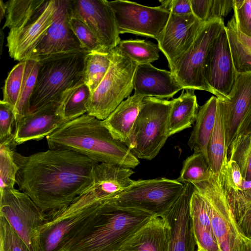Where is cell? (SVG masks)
<instances>
[{
  "label": "cell",
  "instance_id": "obj_1",
  "mask_svg": "<svg viewBox=\"0 0 251 251\" xmlns=\"http://www.w3.org/2000/svg\"><path fill=\"white\" fill-rule=\"evenodd\" d=\"M16 184L47 215L70 205L90 184L98 162L68 150L24 156L16 151Z\"/></svg>",
  "mask_w": 251,
  "mask_h": 251
},
{
  "label": "cell",
  "instance_id": "obj_2",
  "mask_svg": "<svg viewBox=\"0 0 251 251\" xmlns=\"http://www.w3.org/2000/svg\"><path fill=\"white\" fill-rule=\"evenodd\" d=\"M153 215L107 203L69 233L55 251H118Z\"/></svg>",
  "mask_w": 251,
  "mask_h": 251
},
{
  "label": "cell",
  "instance_id": "obj_3",
  "mask_svg": "<svg viewBox=\"0 0 251 251\" xmlns=\"http://www.w3.org/2000/svg\"><path fill=\"white\" fill-rule=\"evenodd\" d=\"M46 139L49 149L71 150L98 163L130 169L140 164L127 146L112 137L101 120L88 114L64 122Z\"/></svg>",
  "mask_w": 251,
  "mask_h": 251
},
{
  "label": "cell",
  "instance_id": "obj_4",
  "mask_svg": "<svg viewBox=\"0 0 251 251\" xmlns=\"http://www.w3.org/2000/svg\"><path fill=\"white\" fill-rule=\"evenodd\" d=\"M87 53L82 51L58 55L38 61L36 81L30 101V112L50 104H58L66 90L83 80Z\"/></svg>",
  "mask_w": 251,
  "mask_h": 251
},
{
  "label": "cell",
  "instance_id": "obj_5",
  "mask_svg": "<svg viewBox=\"0 0 251 251\" xmlns=\"http://www.w3.org/2000/svg\"><path fill=\"white\" fill-rule=\"evenodd\" d=\"M111 63L105 76L91 95L88 114L103 121L128 98L133 90L137 65L117 47L110 51Z\"/></svg>",
  "mask_w": 251,
  "mask_h": 251
},
{
  "label": "cell",
  "instance_id": "obj_6",
  "mask_svg": "<svg viewBox=\"0 0 251 251\" xmlns=\"http://www.w3.org/2000/svg\"><path fill=\"white\" fill-rule=\"evenodd\" d=\"M171 104L172 100L144 98L129 148L138 159H153L165 145Z\"/></svg>",
  "mask_w": 251,
  "mask_h": 251
},
{
  "label": "cell",
  "instance_id": "obj_7",
  "mask_svg": "<svg viewBox=\"0 0 251 251\" xmlns=\"http://www.w3.org/2000/svg\"><path fill=\"white\" fill-rule=\"evenodd\" d=\"M184 184L164 177L134 180L126 189L112 196L107 203L162 214L177 199Z\"/></svg>",
  "mask_w": 251,
  "mask_h": 251
},
{
  "label": "cell",
  "instance_id": "obj_8",
  "mask_svg": "<svg viewBox=\"0 0 251 251\" xmlns=\"http://www.w3.org/2000/svg\"><path fill=\"white\" fill-rule=\"evenodd\" d=\"M205 199L211 225L221 251H239L246 237L238 226L222 188L219 176L193 184Z\"/></svg>",
  "mask_w": 251,
  "mask_h": 251
},
{
  "label": "cell",
  "instance_id": "obj_9",
  "mask_svg": "<svg viewBox=\"0 0 251 251\" xmlns=\"http://www.w3.org/2000/svg\"><path fill=\"white\" fill-rule=\"evenodd\" d=\"M0 192V216L6 219L30 251H40L39 231L47 221V214L19 190L5 188Z\"/></svg>",
  "mask_w": 251,
  "mask_h": 251
},
{
  "label": "cell",
  "instance_id": "obj_10",
  "mask_svg": "<svg viewBox=\"0 0 251 251\" xmlns=\"http://www.w3.org/2000/svg\"><path fill=\"white\" fill-rule=\"evenodd\" d=\"M225 26L223 19L205 23L192 46L170 70L184 89L213 94L204 77V63L211 45Z\"/></svg>",
  "mask_w": 251,
  "mask_h": 251
},
{
  "label": "cell",
  "instance_id": "obj_11",
  "mask_svg": "<svg viewBox=\"0 0 251 251\" xmlns=\"http://www.w3.org/2000/svg\"><path fill=\"white\" fill-rule=\"evenodd\" d=\"M119 34L131 33L155 39L163 31L170 12L158 6L151 7L128 0H107Z\"/></svg>",
  "mask_w": 251,
  "mask_h": 251
},
{
  "label": "cell",
  "instance_id": "obj_12",
  "mask_svg": "<svg viewBox=\"0 0 251 251\" xmlns=\"http://www.w3.org/2000/svg\"><path fill=\"white\" fill-rule=\"evenodd\" d=\"M70 0H56L51 25L28 60L39 61L53 56L86 51L70 27Z\"/></svg>",
  "mask_w": 251,
  "mask_h": 251
},
{
  "label": "cell",
  "instance_id": "obj_13",
  "mask_svg": "<svg viewBox=\"0 0 251 251\" xmlns=\"http://www.w3.org/2000/svg\"><path fill=\"white\" fill-rule=\"evenodd\" d=\"M203 75L213 94L226 99L238 74L235 70L225 26L215 39L207 53Z\"/></svg>",
  "mask_w": 251,
  "mask_h": 251
},
{
  "label": "cell",
  "instance_id": "obj_14",
  "mask_svg": "<svg viewBox=\"0 0 251 251\" xmlns=\"http://www.w3.org/2000/svg\"><path fill=\"white\" fill-rule=\"evenodd\" d=\"M71 16L81 20L109 52L121 41L113 11L107 0H70Z\"/></svg>",
  "mask_w": 251,
  "mask_h": 251
},
{
  "label": "cell",
  "instance_id": "obj_15",
  "mask_svg": "<svg viewBox=\"0 0 251 251\" xmlns=\"http://www.w3.org/2000/svg\"><path fill=\"white\" fill-rule=\"evenodd\" d=\"M219 177L238 226L246 237L251 238V180L244 179L235 162L228 158Z\"/></svg>",
  "mask_w": 251,
  "mask_h": 251
},
{
  "label": "cell",
  "instance_id": "obj_16",
  "mask_svg": "<svg viewBox=\"0 0 251 251\" xmlns=\"http://www.w3.org/2000/svg\"><path fill=\"white\" fill-rule=\"evenodd\" d=\"M204 24L193 14L177 15L170 13L167 23L157 40L170 70L192 46Z\"/></svg>",
  "mask_w": 251,
  "mask_h": 251
},
{
  "label": "cell",
  "instance_id": "obj_17",
  "mask_svg": "<svg viewBox=\"0 0 251 251\" xmlns=\"http://www.w3.org/2000/svg\"><path fill=\"white\" fill-rule=\"evenodd\" d=\"M132 169L105 163L93 167L90 184L78 195L88 205L107 203L112 196L131 185Z\"/></svg>",
  "mask_w": 251,
  "mask_h": 251
},
{
  "label": "cell",
  "instance_id": "obj_18",
  "mask_svg": "<svg viewBox=\"0 0 251 251\" xmlns=\"http://www.w3.org/2000/svg\"><path fill=\"white\" fill-rule=\"evenodd\" d=\"M56 0H47L39 15L18 29L9 30L6 46L9 56L19 62L28 60L35 47L51 25Z\"/></svg>",
  "mask_w": 251,
  "mask_h": 251
},
{
  "label": "cell",
  "instance_id": "obj_19",
  "mask_svg": "<svg viewBox=\"0 0 251 251\" xmlns=\"http://www.w3.org/2000/svg\"><path fill=\"white\" fill-rule=\"evenodd\" d=\"M195 190L193 184L185 183L180 195L163 213L170 226L169 251H195L196 243L189 210L190 200Z\"/></svg>",
  "mask_w": 251,
  "mask_h": 251
},
{
  "label": "cell",
  "instance_id": "obj_20",
  "mask_svg": "<svg viewBox=\"0 0 251 251\" xmlns=\"http://www.w3.org/2000/svg\"><path fill=\"white\" fill-rule=\"evenodd\" d=\"M218 99V98H217ZM251 100V73L239 74L226 99H218L225 126L226 146L228 150L235 139Z\"/></svg>",
  "mask_w": 251,
  "mask_h": 251
},
{
  "label": "cell",
  "instance_id": "obj_21",
  "mask_svg": "<svg viewBox=\"0 0 251 251\" xmlns=\"http://www.w3.org/2000/svg\"><path fill=\"white\" fill-rule=\"evenodd\" d=\"M133 86L135 94L167 100L184 89L171 71L157 68L151 64L137 66Z\"/></svg>",
  "mask_w": 251,
  "mask_h": 251
},
{
  "label": "cell",
  "instance_id": "obj_22",
  "mask_svg": "<svg viewBox=\"0 0 251 251\" xmlns=\"http://www.w3.org/2000/svg\"><path fill=\"white\" fill-rule=\"evenodd\" d=\"M58 104L47 105L21 118L16 124L14 139L20 145L47 137L64 122L57 111Z\"/></svg>",
  "mask_w": 251,
  "mask_h": 251
},
{
  "label": "cell",
  "instance_id": "obj_23",
  "mask_svg": "<svg viewBox=\"0 0 251 251\" xmlns=\"http://www.w3.org/2000/svg\"><path fill=\"white\" fill-rule=\"evenodd\" d=\"M170 226L163 214L153 215L118 251H169Z\"/></svg>",
  "mask_w": 251,
  "mask_h": 251
},
{
  "label": "cell",
  "instance_id": "obj_24",
  "mask_svg": "<svg viewBox=\"0 0 251 251\" xmlns=\"http://www.w3.org/2000/svg\"><path fill=\"white\" fill-rule=\"evenodd\" d=\"M144 98L134 94L124 100L107 118L101 121L102 125L112 137L128 148Z\"/></svg>",
  "mask_w": 251,
  "mask_h": 251
},
{
  "label": "cell",
  "instance_id": "obj_25",
  "mask_svg": "<svg viewBox=\"0 0 251 251\" xmlns=\"http://www.w3.org/2000/svg\"><path fill=\"white\" fill-rule=\"evenodd\" d=\"M217 103V98L212 96L199 108L195 124L188 141L190 149L194 152L202 153L208 162L207 148L215 125Z\"/></svg>",
  "mask_w": 251,
  "mask_h": 251
},
{
  "label": "cell",
  "instance_id": "obj_26",
  "mask_svg": "<svg viewBox=\"0 0 251 251\" xmlns=\"http://www.w3.org/2000/svg\"><path fill=\"white\" fill-rule=\"evenodd\" d=\"M195 90H182L181 94L173 99L168 123L169 137L191 127L195 122L199 109Z\"/></svg>",
  "mask_w": 251,
  "mask_h": 251
},
{
  "label": "cell",
  "instance_id": "obj_27",
  "mask_svg": "<svg viewBox=\"0 0 251 251\" xmlns=\"http://www.w3.org/2000/svg\"><path fill=\"white\" fill-rule=\"evenodd\" d=\"M226 29L236 72L238 75L251 73V37L239 30L233 15Z\"/></svg>",
  "mask_w": 251,
  "mask_h": 251
},
{
  "label": "cell",
  "instance_id": "obj_28",
  "mask_svg": "<svg viewBox=\"0 0 251 251\" xmlns=\"http://www.w3.org/2000/svg\"><path fill=\"white\" fill-rule=\"evenodd\" d=\"M90 96L89 88L83 80L80 81L63 93L58 104V114L65 122L87 114Z\"/></svg>",
  "mask_w": 251,
  "mask_h": 251
},
{
  "label": "cell",
  "instance_id": "obj_29",
  "mask_svg": "<svg viewBox=\"0 0 251 251\" xmlns=\"http://www.w3.org/2000/svg\"><path fill=\"white\" fill-rule=\"evenodd\" d=\"M47 0H10L6 2L3 28L18 29L34 20L43 11Z\"/></svg>",
  "mask_w": 251,
  "mask_h": 251
},
{
  "label": "cell",
  "instance_id": "obj_30",
  "mask_svg": "<svg viewBox=\"0 0 251 251\" xmlns=\"http://www.w3.org/2000/svg\"><path fill=\"white\" fill-rule=\"evenodd\" d=\"M227 151L223 115L217 103L216 121L207 148L209 165L212 172L217 176L220 175L223 164L227 158Z\"/></svg>",
  "mask_w": 251,
  "mask_h": 251
},
{
  "label": "cell",
  "instance_id": "obj_31",
  "mask_svg": "<svg viewBox=\"0 0 251 251\" xmlns=\"http://www.w3.org/2000/svg\"><path fill=\"white\" fill-rule=\"evenodd\" d=\"M111 63L110 52H88L85 59L83 81L91 95L106 74Z\"/></svg>",
  "mask_w": 251,
  "mask_h": 251
},
{
  "label": "cell",
  "instance_id": "obj_32",
  "mask_svg": "<svg viewBox=\"0 0 251 251\" xmlns=\"http://www.w3.org/2000/svg\"><path fill=\"white\" fill-rule=\"evenodd\" d=\"M13 135L0 141V191L14 188L18 167L14 158L17 146Z\"/></svg>",
  "mask_w": 251,
  "mask_h": 251
},
{
  "label": "cell",
  "instance_id": "obj_33",
  "mask_svg": "<svg viewBox=\"0 0 251 251\" xmlns=\"http://www.w3.org/2000/svg\"><path fill=\"white\" fill-rule=\"evenodd\" d=\"M117 47L137 65L151 64L159 58L158 44L145 40H121Z\"/></svg>",
  "mask_w": 251,
  "mask_h": 251
},
{
  "label": "cell",
  "instance_id": "obj_34",
  "mask_svg": "<svg viewBox=\"0 0 251 251\" xmlns=\"http://www.w3.org/2000/svg\"><path fill=\"white\" fill-rule=\"evenodd\" d=\"M212 171L209 163L201 152H194L184 161L179 177L178 182L194 184L208 179Z\"/></svg>",
  "mask_w": 251,
  "mask_h": 251
},
{
  "label": "cell",
  "instance_id": "obj_35",
  "mask_svg": "<svg viewBox=\"0 0 251 251\" xmlns=\"http://www.w3.org/2000/svg\"><path fill=\"white\" fill-rule=\"evenodd\" d=\"M39 69V62L26 60L22 91L14 109L16 123L30 112V101L35 85Z\"/></svg>",
  "mask_w": 251,
  "mask_h": 251
},
{
  "label": "cell",
  "instance_id": "obj_36",
  "mask_svg": "<svg viewBox=\"0 0 251 251\" xmlns=\"http://www.w3.org/2000/svg\"><path fill=\"white\" fill-rule=\"evenodd\" d=\"M228 150V159L235 162L244 179L251 180V132L237 136Z\"/></svg>",
  "mask_w": 251,
  "mask_h": 251
},
{
  "label": "cell",
  "instance_id": "obj_37",
  "mask_svg": "<svg viewBox=\"0 0 251 251\" xmlns=\"http://www.w3.org/2000/svg\"><path fill=\"white\" fill-rule=\"evenodd\" d=\"M26 61L19 62L8 74L2 88V100L15 109L23 84Z\"/></svg>",
  "mask_w": 251,
  "mask_h": 251
},
{
  "label": "cell",
  "instance_id": "obj_38",
  "mask_svg": "<svg viewBox=\"0 0 251 251\" xmlns=\"http://www.w3.org/2000/svg\"><path fill=\"white\" fill-rule=\"evenodd\" d=\"M69 24L85 50L88 52H109L102 46L94 33L81 20L70 16Z\"/></svg>",
  "mask_w": 251,
  "mask_h": 251
},
{
  "label": "cell",
  "instance_id": "obj_39",
  "mask_svg": "<svg viewBox=\"0 0 251 251\" xmlns=\"http://www.w3.org/2000/svg\"><path fill=\"white\" fill-rule=\"evenodd\" d=\"M0 251H30L6 220L0 216Z\"/></svg>",
  "mask_w": 251,
  "mask_h": 251
},
{
  "label": "cell",
  "instance_id": "obj_40",
  "mask_svg": "<svg viewBox=\"0 0 251 251\" xmlns=\"http://www.w3.org/2000/svg\"><path fill=\"white\" fill-rule=\"evenodd\" d=\"M192 220L193 232L198 249L200 251H221L212 229H209Z\"/></svg>",
  "mask_w": 251,
  "mask_h": 251
},
{
  "label": "cell",
  "instance_id": "obj_41",
  "mask_svg": "<svg viewBox=\"0 0 251 251\" xmlns=\"http://www.w3.org/2000/svg\"><path fill=\"white\" fill-rule=\"evenodd\" d=\"M233 16L238 29L251 37V0H233Z\"/></svg>",
  "mask_w": 251,
  "mask_h": 251
},
{
  "label": "cell",
  "instance_id": "obj_42",
  "mask_svg": "<svg viewBox=\"0 0 251 251\" xmlns=\"http://www.w3.org/2000/svg\"><path fill=\"white\" fill-rule=\"evenodd\" d=\"M16 118L14 108L2 100L0 101V141L13 135Z\"/></svg>",
  "mask_w": 251,
  "mask_h": 251
},
{
  "label": "cell",
  "instance_id": "obj_43",
  "mask_svg": "<svg viewBox=\"0 0 251 251\" xmlns=\"http://www.w3.org/2000/svg\"><path fill=\"white\" fill-rule=\"evenodd\" d=\"M233 0H210L206 23L223 19L233 9Z\"/></svg>",
  "mask_w": 251,
  "mask_h": 251
},
{
  "label": "cell",
  "instance_id": "obj_44",
  "mask_svg": "<svg viewBox=\"0 0 251 251\" xmlns=\"http://www.w3.org/2000/svg\"><path fill=\"white\" fill-rule=\"evenodd\" d=\"M160 6L170 13L177 15L193 14L190 0H161Z\"/></svg>",
  "mask_w": 251,
  "mask_h": 251
},
{
  "label": "cell",
  "instance_id": "obj_45",
  "mask_svg": "<svg viewBox=\"0 0 251 251\" xmlns=\"http://www.w3.org/2000/svg\"><path fill=\"white\" fill-rule=\"evenodd\" d=\"M193 14L203 23H206L210 0H190Z\"/></svg>",
  "mask_w": 251,
  "mask_h": 251
},
{
  "label": "cell",
  "instance_id": "obj_46",
  "mask_svg": "<svg viewBox=\"0 0 251 251\" xmlns=\"http://www.w3.org/2000/svg\"><path fill=\"white\" fill-rule=\"evenodd\" d=\"M251 132V100L248 111L239 127L237 136ZM236 136V137H237Z\"/></svg>",
  "mask_w": 251,
  "mask_h": 251
},
{
  "label": "cell",
  "instance_id": "obj_47",
  "mask_svg": "<svg viewBox=\"0 0 251 251\" xmlns=\"http://www.w3.org/2000/svg\"><path fill=\"white\" fill-rule=\"evenodd\" d=\"M239 251H251V238L245 237L242 240Z\"/></svg>",
  "mask_w": 251,
  "mask_h": 251
},
{
  "label": "cell",
  "instance_id": "obj_48",
  "mask_svg": "<svg viewBox=\"0 0 251 251\" xmlns=\"http://www.w3.org/2000/svg\"><path fill=\"white\" fill-rule=\"evenodd\" d=\"M7 6L2 0H0V22L6 15Z\"/></svg>",
  "mask_w": 251,
  "mask_h": 251
},
{
  "label": "cell",
  "instance_id": "obj_49",
  "mask_svg": "<svg viewBox=\"0 0 251 251\" xmlns=\"http://www.w3.org/2000/svg\"><path fill=\"white\" fill-rule=\"evenodd\" d=\"M4 39V34L2 32V29L0 30V54L2 52V43L3 39Z\"/></svg>",
  "mask_w": 251,
  "mask_h": 251
},
{
  "label": "cell",
  "instance_id": "obj_50",
  "mask_svg": "<svg viewBox=\"0 0 251 251\" xmlns=\"http://www.w3.org/2000/svg\"><path fill=\"white\" fill-rule=\"evenodd\" d=\"M196 251H200L199 250L197 249V250Z\"/></svg>",
  "mask_w": 251,
  "mask_h": 251
}]
</instances>
